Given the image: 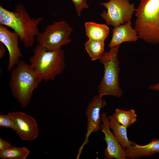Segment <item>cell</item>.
I'll use <instances>...</instances> for the list:
<instances>
[{
	"mask_svg": "<svg viewBox=\"0 0 159 159\" xmlns=\"http://www.w3.org/2000/svg\"><path fill=\"white\" fill-rule=\"evenodd\" d=\"M119 46H115L109 51L105 52L99 59L104 67V76L98 89L99 95L101 97L107 95L119 98L123 95L119 76L120 68L117 54Z\"/></svg>",
	"mask_w": 159,
	"mask_h": 159,
	"instance_id": "obj_5",
	"label": "cell"
},
{
	"mask_svg": "<svg viewBox=\"0 0 159 159\" xmlns=\"http://www.w3.org/2000/svg\"><path fill=\"white\" fill-rule=\"evenodd\" d=\"M9 86L13 97L22 108L29 104L33 92L43 80L30 65L21 60L11 71Z\"/></svg>",
	"mask_w": 159,
	"mask_h": 159,
	"instance_id": "obj_2",
	"label": "cell"
},
{
	"mask_svg": "<svg viewBox=\"0 0 159 159\" xmlns=\"http://www.w3.org/2000/svg\"><path fill=\"white\" fill-rule=\"evenodd\" d=\"M112 116L119 123L127 128L137 120V115L134 109L124 110L117 108Z\"/></svg>",
	"mask_w": 159,
	"mask_h": 159,
	"instance_id": "obj_18",
	"label": "cell"
},
{
	"mask_svg": "<svg viewBox=\"0 0 159 159\" xmlns=\"http://www.w3.org/2000/svg\"><path fill=\"white\" fill-rule=\"evenodd\" d=\"M101 130L105 135L103 138L107 147L105 149L104 154L106 159H125V149L121 145L113 133L110 131L109 124V116L106 112L101 114Z\"/></svg>",
	"mask_w": 159,
	"mask_h": 159,
	"instance_id": "obj_10",
	"label": "cell"
},
{
	"mask_svg": "<svg viewBox=\"0 0 159 159\" xmlns=\"http://www.w3.org/2000/svg\"><path fill=\"white\" fill-rule=\"evenodd\" d=\"M125 156L129 159H138L149 157L159 153V139H153L143 145L133 142L132 145L125 149Z\"/></svg>",
	"mask_w": 159,
	"mask_h": 159,
	"instance_id": "obj_13",
	"label": "cell"
},
{
	"mask_svg": "<svg viewBox=\"0 0 159 159\" xmlns=\"http://www.w3.org/2000/svg\"><path fill=\"white\" fill-rule=\"evenodd\" d=\"M135 11V29L139 38L151 44L159 43V0H139Z\"/></svg>",
	"mask_w": 159,
	"mask_h": 159,
	"instance_id": "obj_3",
	"label": "cell"
},
{
	"mask_svg": "<svg viewBox=\"0 0 159 159\" xmlns=\"http://www.w3.org/2000/svg\"><path fill=\"white\" fill-rule=\"evenodd\" d=\"M15 122L11 117L8 114L0 115V126L13 130Z\"/></svg>",
	"mask_w": 159,
	"mask_h": 159,
	"instance_id": "obj_19",
	"label": "cell"
},
{
	"mask_svg": "<svg viewBox=\"0 0 159 159\" xmlns=\"http://www.w3.org/2000/svg\"><path fill=\"white\" fill-rule=\"evenodd\" d=\"M8 114L15 122L13 130L21 139L31 141L37 138L39 130L34 117L21 111H14Z\"/></svg>",
	"mask_w": 159,
	"mask_h": 159,
	"instance_id": "obj_9",
	"label": "cell"
},
{
	"mask_svg": "<svg viewBox=\"0 0 159 159\" xmlns=\"http://www.w3.org/2000/svg\"><path fill=\"white\" fill-rule=\"evenodd\" d=\"M73 29L67 23L61 21L48 25L44 30L36 37L38 44L50 50H56L69 44L70 36Z\"/></svg>",
	"mask_w": 159,
	"mask_h": 159,
	"instance_id": "obj_6",
	"label": "cell"
},
{
	"mask_svg": "<svg viewBox=\"0 0 159 159\" xmlns=\"http://www.w3.org/2000/svg\"><path fill=\"white\" fill-rule=\"evenodd\" d=\"M29 61L32 68L45 81L54 80L63 73L66 65L62 48L50 50L38 44Z\"/></svg>",
	"mask_w": 159,
	"mask_h": 159,
	"instance_id": "obj_4",
	"label": "cell"
},
{
	"mask_svg": "<svg viewBox=\"0 0 159 159\" xmlns=\"http://www.w3.org/2000/svg\"><path fill=\"white\" fill-rule=\"evenodd\" d=\"M109 124L117 141L124 149L132 145L133 142L128 138L127 127L119 123L112 115L109 116Z\"/></svg>",
	"mask_w": 159,
	"mask_h": 159,
	"instance_id": "obj_15",
	"label": "cell"
},
{
	"mask_svg": "<svg viewBox=\"0 0 159 159\" xmlns=\"http://www.w3.org/2000/svg\"><path fill=\"white\" fill-rule=\"evenodd\" d=\"M85 26L89 39L105 41L110 32L109 28L105 24L87 21L85 23Z\"/></svg>",
	"mask_w": 159,
	"mask_h": 159,
	"instance_id": "obj_14",
	"label": "cell"
},
{
	"mask_svg": "<svg viewBox=\"0 0 159 159\" xmlns=\"http://www.w3.org/2000/svg\"><path fill=\"white\" fill-rule=\"evenodd\" d=\"M12 146L9 143L0 138V150L6 149Z\"/></svg>",
	"mask_w": 159,
	"mask_h": 159,
	"instance_id": "obj_21",
	"label": "cell"
},
{
	"mask_svg": "<svg viewBox=\"0 0 159 159\" xmlns=\"http://www.w3.org/2000/svg\"><path fill=\"white\" fill-rule=\"evenodd\" d=\"M43 19L42 17L31 18L21 2L15 6L12 11L0 5V24L12 29L26 49L33 47L35 37L40 33L38 26Z\"/></svg>",
	"mask_w": 159,
	"mask_h": 159,
	"instance_id": "obj_1",
	"label": "cell"
},
{
	"mask_svg": "<svg viewBox=\"0 0 159 159\" xmlns=\"http://www.w3.org/2000/svg\"><path fill=\"white\" fill-rule=\"evenodd\" d=\"M131 21L114 27L112 36L108 44L111 49L125 42H135L139 38L138 33L132 27Z\"/></svg>",
	"mask_w": 159,
	"mask_h": 159,
	"instance_id": "obj_12",
	"label": "cell"
},
{
	"mask_svg": "<svg viewBox=\"0 0 159 159\" xmlns=\"http://www.w3.org/2000/svg\"><path fill=\"white\" fill-rule=\"evenodd\" d=\"M99 95L94 96L89 102L85 114L87 120V133L82 144L79 148L76 159H79L82 150L89 141V138L92 132H96L101 130L100 112L106 105V101Z\"/></svg>",
	"mask_w": 159,
	"mask_h": 159,
	"instance_id": "obj_8",
	"label": "cell"
},
{
	"mask_svg": "<svg viewBox=\"0 0 159 159\" xmlns=\"http://www.w3.org/2000/svg\"><path fill=\"white\" fill-rule=\"evenodd\" d=\"M4 45L0 42V58H2L6 52V49Z\"/></svg>",
	"mask_w": 159,
	"mask_h": 159,
	"instance_id": "obj_22",
	"label": "cell"
},
{
	"mask_svg": "<svg viewBox=\"0 0 159 159\" xmlns=\"http://www.w3.org/2000/svg\"><path fill=\"white\" fill-rule=\"evenodd\" d=\"M85 46L92 61L100 59L105 52V41L89 39L85 43Z\"/></svg>",
	"mask_w": 159,
	"mask_h": 159,
	"instance_id": "obj_17",
	"label": "cell"
},
{
	"mask_svg": "<svg viewBox=\"0 0 159 159\" xmlns=\"http://www.w3.org/2000/svg\"><path fill=\"white\" fill-rule=\"evenodd\" d=\"M148 88L151 90L159 91V82L155 84L149 86Z\"/></svg>",
	"mask_w": 159,
	"mask_h": 159,
	"instance_id": "obj_23",
	"label": "cell"
},
{
	"mask_svg": "<svg viewBox=\"0 0 159 159\" xmlns=\"http://www.w3.org/2000/svg\"><path fill=\"white\" fill-rule=\"evenodd\" d=\"M100 4L107 9L101 16L107 25L114 27L131 21L136 10L135 4L130 3L129 0H109Z\"/></svg>",
	"mask_w": 159,
	"mask_h": 159,
	"instance_id": "obj_7",
	"label": "cell"
},
{
	"mask_svg": "<svg viewBox=\"0 0 159 159\" xmlns=\"http://www.w3.org/2000/svg\"><path fill=\"white\" fill-rule=\"evenodd\" d=\"M30 153L26 148L12 146L0 150V158L2 159H26Z\"/></svg>",
	"mask_w": 159,
	"mask_h": 159,
	"instance_id": "obj_16",
	"label": "cell"
},
{
	"mask_svg": "<svg viewBox=\"0 0 159 159\" xmlns=\"http://www.w3.org/2000/svg\"><path fill=\"white\" fill-rule=\"evenodd\" d=\"M73 2L78 16H80L81 12L84 9L89 8L87 0H71Z\"/></svg>",
	"mask_w": 159,
	"mask_h": 159,
	"instance_id": "obj_20",
	"label": "cell"
},
{
	"mask_svg": "<svg viewBox=\"0 0 159 159\" xmlns=\"http://www.w3.org/2000/svg\"><path fill=\"white\" fill-rule=\"evenodd\" d=\"M19 37L15 32L9 30L5 26L0 24V42L7 49L9 55V61L7 67L11 71L19 62L22 56L19 41Z\"/></svg>",
	"mask_w": 159,
	"mask_h": 159,
	"instance_id": "obj_11",
	"label": "cell"
}]
</instances>
